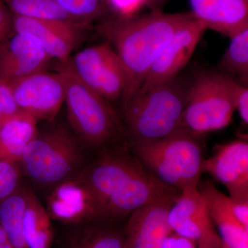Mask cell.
Instances as JSON below:
<instances>
[{
	"label": "cell",
	"mask_w": 248,
	"mask_h": 248,
	"mask_svg": "<svg viewBox=\"0 0 248 248\" xmlns=\"http://www.w3.org/2000/svg\"><path fill=\"white\" fill-rule=\"evenodd\" d=\"M79 175L94 196L100 221L128 216L150 202L181 192L153 175L128 143L104 150Z\"/></svg>",
	"instance_id": "1"
},
{
	"label": "cell",
	"mask_w": 248,
	"mask_h": 248,
	"mask_svg": "<svg viewBox=\"0 0 248 248\" xmlns=\"http://www.w3.org/2000/svg\"><path fill=\"white\" fill-rule=\"evenodd\" d=\"M197 19L191 11L166 14L154 10L130 17L104 18L96 27L98 33L115 48L126 76L122 104L141 87L152 65L173 36Z\"/></svg>",
	"instance_id": "2"
},
{
	"label": "cell",
	"mask_w": 248,
	"mask_h": 248,
	"mask_svg": "<svg viewBox=\"0 0 248 248\" xmlns=\"http://www.w3.org/2000/svg\"><path fill=\"white\" fill-rule=\"evenodd\" d=\"M193 76L174 79L136 94L122 105L128 145L155 141L178 130L188 102Z\"/></svg>",
	"instance_id": "3"
},
{
	"label": "cell",
	"mask_w": 248,
	"mask_h": 248,
	"mask_svg": "<svg viewBox=\"0 0 248 248\" xmlns=\"http://www.w3.org/2000/svg\"><path fill=\"white\" fill-rule=\"evenodd\" d=\"M56 71L64 80L68 120L80 141L96 149L128 143L123 122L110 102L84 84L68 61L58 62Z\"/></svg>",
	"instance_id": "4"
},
{
	"label": "cell",
	"mask_w": 248,
	"mask_h": 248,
	"mask_svg": "<svg viewBox=\"0 0 248 248\" xmlns=\"http://www.w3.org/2000/svg\"><path fill=\"white\" fill-rule=\"evenodd\" d=\"M200 135L178 129L168 136L128 145L143 166L165 185L179 192L198 188L203 173Z\"/></svg>",
	"instance_id": "5"
},
{
	"label": "cell",
	"mask_w": 248,
	"mask_h": 248,
	"mask_svg": "<svg viewBox=\"0 0 248 248\" xmlns=\"http://www.w3.org/2000/svg\"><path fill=\"white\" fill-rule=\"evenodd\" d=\"M239 84L220 72L202 71L193 76L188 102L178 129L200 135L226 128L236 110Z\"/></svg>",
	"instance_id": "6"
},
{
	"label": "cell",
	"mask_w": 248,
	"mask_h": 248,
	"mask_svg": "<svg viewBox=\"0 0 248 248\" xmlns=\"http://www.w3.org/2000/svg\"><path fill=\"white\" fill-rule=\"evenodd\" d=\"M81 155L79 140L68 129L58 126L37 134L24 150L19 164L32 180L57 185L72 177Z\"/></svg>",
	"instance_id": "7"
},
{
	"label": "cell",
	"mask_w": 248,
	"mask_h": 248,
	"mask_svg": "<svg viewBox=\"0 0 248 248\" xmlns=\"http://www.w3.org/2000/svg\"><path fill=\"white\" fill-rule=\"evenodd\" d=\"M84 84L108 102L122 99L126 76L120 58L108 42L80 50L68 60Z\"/></svg>",
	"instance_id": "8"
},
{
	"label": "cell",
	"mask_w": 248,
	"mask_h": 248,
	"mask_svg": "<svg viewBox=\"0 0 248 248\" xmlns=\"http://www.w3.org/2000/svg\"><path fill=\"white\" fill-rule=\"evenodd\" d=\"M9 84L21 110L37 120H53L64 103V80L58 71L45 70Z\"/></svg>",
	"instance_id": "9"
},
{
	"label": "cell",
	"mask_w": 248,
	"mask_h": 248,
	"mask_svg": "<svg viewBox=\"0 0 248 248\" xmlns=\"http://www.w3.org/2000/svg\"><path fill=\"white\" fill-rule=\"evenodd\" d=\"M207 29L203 22L195 19L178 31L165 46L135 94H142L182 73Z\"/></svg>",
	"instance_id": "10"
},
{
	"label": "cell",
	"mask_w": 248,
	"mask_h": 248,
	"mask_svg": "<svg viewBox=\"0 0 248 248\" xmlns=\"http://www.w3.org/2000/svg\"><path fill=\"white\" fill-rule=\"evenodd\" d=\"M180 193L164 196L130 214L124 232V248H161L173 232L169 212Z\"/></svg>",
	"instance_id": "11"
},
{
	"label": "cell",
	"mask_w": 248,
	"mask_h": 248,
	"mask_svg": "<svg viewBox=\"0 0 248 248\" xmlns=\"http://www.w3.org/2000/svg\"><path fill=\"white\" fill-rule=\"evenodd\" d=\"M91 27L82 24L55 20L38 19L14 16V29L16 32H27L40 42L52 60L66 62L82 42L86 31Z\"/></svg>",
	"instance_id": "12"
},
{
	"label": "cell",
	"mask_w": 248,
	"mask_h": 248,
	"mask_svg": "<svg viewBox=\"0 0 248 248\" xmlns=\"http://www.w3.org/2000/svg\"><path fill=\"white\" fill-rule=\"evenodd\" d=\"M203 172L226 187L231 200L248 203V143L236 140L217 147L215 154L204 159Z\"/></svg>",
	"instance_id": "13"
},
{
	"label": "cell",
	"mask_w": 248,
	"mask_h": 248,
	"mask_svg": "<svg viewBox=\"0 0 248 248\" xmlns=\"http://www.w3.org/2000/svg\"><path fill=\"white\" fill-rule=\"evenodd\" d=\"M50 218L68 224H81L99 220L92 192L79 175L68 178L55 186L47 197Z\"/></svg>",
	"instance_id": "14"
},
{
	"label": "cell",
	"mask_w": 248,
	"mask_h": 248,
	"mask_svg": "<svg viewBox=\"0 0 248 248\" xmlns=\"http://www.w3.org/2000/svg\"><path fill=\"white\" fill-rule=\"evenodd\" d=\"M52 60L33 35L15 32L0 45V81L11 84L45 71Z\"/></svg>",
	"instance_id": "15"
},
{
	"label": "cell",
	"mask_w": 248,
	"mask_h": 248,
	"mask_svg": "<svg viewBox=\"0 0 248 248\" xmlns=\"http://www.w3.org/2000/svg\"><path fill=\"white\" fill-rule=\"evenodd\" d=\"M169 223L173 232L197 244L218 236L198 188L181 192L170 210Z\"/></svg>",
	"instance_id": "16"
},
{
	"label": "cell",
	"mask_w": 248,
	"mask_h": 248,
	"mask_svg": "<svg viewBox=\"0 0 248 248\" xmlns=\"http://www.w3.org/2000/svg\"><path fill=\"white\" fill-rule=\"evenodd\" d=\"M194 16L212 29L232 38L248 29V2L244 0H190Z\"/></svg>",
	"instance_id": "17"
},
{
	"label": "cell",
	"mask_w": 248,
	"mask_h": 248,
	"mask_svg": "<svg viewBox=\"0 0 248 248\" xmlns=\"http://www.w3.org/2000/svg\"><path fill=\"white\" fill-rule=\"evenodd\" d=\"M198 189L223 244L230 248H248V228L234 216L231 197L224 195L210 181L200 182Z\"/></svg>",
	"instance_id": "18"
},
{
	"label": "cell",
	"mask_w": 248,
	"mask_h": 248,
	"mask_svg": "<svg viewBox=\"0 0 248 248\" xmlns=\"http://www.w3.org/2000/svg\"><path fill=\"white\" fill-rule=\"evenodd\" d=\"M37 121L22 111L0 126V161L19 163L24 150L38 134Z\"/></svg>",
	"instance_id": "19"
},
{
	"label": "cell",
	"mask_w": 248,
	"mask_h": 248,
	"mask_svg": "<svg viewBox=\"0 0 248 248\" xmlns=\"http://www.w3.org/2000/svg\"><path fill=\"white\" fill-rule=\"evenodd\" d=\"M50 217L35 194L28 190L23 218V232L27 248H51L53 231Z\"/></svg>",
	"instance_id": "20"
},
{
	"label": "cell",
	"mask_w": 248,
	"mask_h": 248,
	"mask_svg": "<svg viewBox=\"0 0 248 248\" xmlns=\"http://www.w3.org/2000/svg\"><path fill=\"white\" fill-rule=\"evenodd\" d=\"M28 190L19 186L14 193L0 201V225L14 248H27L23 232V218Z\"/></svg>",
	"instance_id": "21"
},
{
	"label": "cell",
	"mask_w": 248,
	"mask_h": 248,
	"mask_svg": "<svg viewBox=\"0 0 248 248\" xmlns=\"http://www.w3.org/2000/svg\"><path fill=\"white\" fill-rule=\"evenodd\" d=\"M12 14L18 17L55 19L86 25L66 14L54 0H1Z\"/></svg>",
	"instance_id": "22"
},
{
	"label": "cell",
	"mask_w": 248,
	"mask_h": 248,
	"mask_svg": "<svg viewBox=\"0 0 248 248\" xmlns=\"http://www.w3.org/2000/svg\"><path fill=\"white\" fill-rule=\"evenodd\" d=\"M218 68L220 73L239 78V82L248 86V29L231 38V45L223 55Z\"/></svg>",
	"instance_id": "23"
},
{
	"label": "cell",
	"mask_w": 248,
	"mask_h": 248,
	"mask_svg": "<svg viewBox=\"0 0 248 248\" xmlns=\"http://www.w3.org/2000/svg\"><path fill=\"white\" fill-rule=\"evenodd\" d=\"M124 233L106 225L81 228L72 237L68 248H124Z\"/></svg>",
	"instance_id": "24"
},
{
	"label": "cell",
	"mask_w": 248,
	"mask_h": 248,
	"mask_svg": "<svg viewBox=\"0 0 248 248\" xmlns=\"http://www.w3.org/2000/svg\"><path fill=\"white\" fill-rule=\"evenodd\" d=\"M67 14L91 27L92 23L108 17V0H54Z\"/></svg>",
	"instance_id": "25"
},
{
	"label": "cell",
	"mask_w": 248,
	"mask_h": 248,
	"mask_svg": "<svg viewBox=\"0 0 248 248\" xmlns=\"http://www.w3.org/2000/svg\"><path fill=\"white\" fill-rule=\"evenodd\" d=\"M20 177L17 164L0 161V201L17 190Z\"/></svg>",
	"instance_id": "26"
},
{
	"label": "cell",
	"mask_w": 248,
	"mask_h": 248,
	"mask_svg": "<svg viewBox=\"0 0 248 248\" xmlns=\"http://www.w3.org/2000/svg\"><path fill=\"white\" fill-rule=\"evenodd\" d=\"M20 112L22 110L15 99L11 86L0 81V126Z\"/></svg>",
	"instance_id": "27"
},
{
	"label": "cell",
	"mask_w": 248,
	"mask_h": 248,
	"mask_svg": "<svg viewBox=\"0 0 248 248\" xmlns=\"http://www.w3.org/2000/svg\"><path fill=\"white\" fill-rule=\"evenodd\" d=\"M110 11L117 13V16L130 17L137 16L143 6L148 4V0H108Z\"/></svg>",
	"instance_id": "28"
},
{
	"label": "cell",
	"mask_w": 248,
	"mask_h": 248,
	"mask_svg": "<svg viewBox=\"0 0 248 248\" xmlns=\"http://www.w3.org/2000/svg\"><path fill=\"white\" fill-rule=\"evenodd\" d=\"M14 15L0 0V45L14 33Z\"/></svg>",
	"instance_id": "29"
},
{
	"label": "cell",
	"mask_w": 248,
	"mask_h": 248,
	"mask_svg": "<svg viewBox=\"0 0 248 248\" xmlns=\"http://www.w3.org/2000/svg\"><path fill=\"white\" fill-rule=\"evenodd\" d=\"M236 110L239 111L241 120L247 125L248 123V88L240 83L236 91L235 100Z\"/></svg>",
	"instance_id": "30"
},
{
	"label": "cell",
	"mask_w": 248,
	"mask_h": 248,
	"mask_svg": "<svg viewBox=\"0 0 248 248\" xmlns=\"http://www.w3.org/2000/svg\"><path fill=\"white\" fill-rule=\"evenodd\" d=\"M161 248H197V243L172 232L165 239Z\"/></svg>",
	"instance_id": "31"
},
{
	"label": "cell",
	"mask_w": 248,
	"mask_h": 248,
	"mask_svg": "<svg viewBox=\"0 0 248 248\" xmlns=\"http://www.w3.org/2000/svg\"><path fill=\"white\" fill-rule=\"evenodd\" d=\"M223 241L219 236L213 239L203 240L197 244V248H222Z\"/></svg>",
	"instance_id": "32"
},
{
	"label": "cell",
	"mask_w": 248,
	"mask_h": 248,
	"mask_svg": "<svg viewBox=\"0 0 248 248\" xmlns=\"http://www.w3.org/2000/svg\"><path fill=\"white\" fill-rule=\"evenodd\" d=\"M0 248H14L1 225H0Z\"/></svg>",
	"instance_id": "33"
},
{
	"label": "cell",
	"mask_w": 248,
	"mask_h": 248,
	"mask_svg": "<svg viewBox=\"0 0 248 248\" xmlns=\"http://www.w3.org/2000/svg\"><path fill=\"white\" fill-rule=\"evenodd\" d=\"M222 248H228V246H226V245H225L223 243V247H222Z\"/></svg>",
	"instance_id": "34"
},
{
	"label": "cell",
	"mask_w": 248,
	"mask_h": 248,
	"mask_svg": "<svg viewBox=\"0 0 248 248\" xmlns=\"http://www.w3.org/2000/svg\"><path fill=\"white\" fill-rule=\"evenodd\" d=\"M151 1H152V0H148V4H151Z\"/></svg>",
	"instance_id": "35"
},
{
	"label": "cell",
	"mask_w": 248,
	"mask_h": 248,
	"mask_svg": "<svg viewBox=\"0 0 248 248\" xmlns=\"http://www.w3.org/2000/svg\"><path fill=\"white\" fill-rule=\"evenodd\" d=\"M244 1H246V2H248V0H244Z\"/></svg>",
	"instance_id": "36"
}]
</instances>
